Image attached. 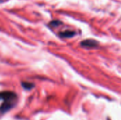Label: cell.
<instances>
[{
	"instance_id": "1",
	"label": "cell",
	"mask_w": 121,
	"mask_h": 120,
	"mask_svg": "<svg viewBox=\"0 0 121 120\" xmlns=\"http://www.w3.org/2000/svg\"><path fill=\"white\" fill-rule=\"evenodd\" d=\"M82 47H87V48H92L95 47L98 45V42L94 40H85L81 42Z\"/></svg>"
},
{
	"instance_id": "2",
	"label": "cell",
	"mask_w": 121,
	"mask_h": 120,
	"mask_svg": "<svg viewBox=\"0 0 121 120\" xmlns=\"http://www.w3.org/2000/svg\"><path fill=\"white\" fill-rule=\"evenodd\" d=\"M75 35V32L72 30H65L60 33V36L62 37H72Z\"/></svg>"
},
{
	"instance_id": "3",
	"label": "cell",
	"mask_w": 121,
	"mask_h": 120,
	"mask_svg": "<svg viewBox=\"0 0 121 120\" xmlns=\"http://www.w3.org/2000/svg\"><path fill=\"white\" fill-rule=\"evenodd\" d=\"M21 84H22V86L24 88L28 89V90H29V89H30V88H32L33 87V84L30 83H28V82H23Z\"/></svg>"
},
{
	"instance_id": "4",
	"label": "cell",
	"mask_w": 121,
	"mask_h": 120,
	"mask_svg": "<svg viewBox=\"0 0 121 120\" xmlns=\"http://www.w3.org/2000/svg\"><path fill=\"white\" fill-rule=\"evenodd\" d=\"M62 23L60 22V21H52L50 23V25H51V26H52V27H57V26H58L60 24H61Z\"/></svg>"
}]
</instances>
